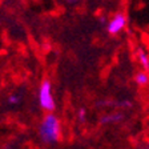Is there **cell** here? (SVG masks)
<instances>
[{
  "instance_id": "obj_1",
  "label": "cell",
  "mask_w": 149,
  "mask_h": 149,
  "mask_svg": "<svg viewBox=\"0 0 149 149\" xmlns=\"http://www.w3.org/2000/svg\"><path fill=\"white\" fill-rule=\"evenodd\" d=\"M40 139L47 144L56 143L60 137V123L55 115H47L39 127Z\"/></svg>"
},
{
  "instance_id": "obj_2",
  "label": "cell",
  "mask_w": 149,
  "mask_h": 149,
  "mask_svg": "<svg viewBox=\"0 0 149 149\" xmlns=\"http://www.w3.org/2000/svg\"><path fill=\"white\" fill-rule=\"evenodd\" d=\"M51 88H52L51 81L45 79V80L41 81L40 89H39V102H40V107L48 112L55 109V100H53Z\"/></svg>"
},
{
  "instance_id": "obj_3",
  "label": "cell",
  "mask_w": 149,
  "mask_h": 149,
  "mask_svg": "<svg viewBox=\"0 0 149 149\" xmlns=\"http://www.w3.org/2000/svg\"><path fill=\"white\" fill-rule=\"evenodd\" d=\"M127 23H128L127 15H125L124 12L118 11V12H116L115 15L108 20L107 31H108L109 35H117V33H120L125 27H127Z\"/></svg>"
},
{
  "instance_id": "obj_4",
  "label": "cell",
  "mask_w": 149,
  "mask_h": 149,
  "mask_svg": "<svg viewBox=\"0 0 149 149\" xmlns=\"http://www.w3.org/2000/svg\"><path fill=\"white\" fill-rule=\"evenodd\" d=\"M136 56H137V61L143 67L144 71H149V55L148 53H146L143 48H137Z\"/></svg>"
},
{
  "instance_id": "obj_5",
  "label": "cell",
  "mask_w": 149,
  "mask_h": 149,
  "mask_svg": "<svg viewBox=\"0 0 149 149\" xmlns=\"http://www.w3.org/2000/svg\"><path fill=\"white\" fill-rule=\"evenodd\" d=\"M134 81H136V84L141 85V87L146 85V84L149 83V74H148V72H146V71L137 72L136 76H134Z\"/></svg>"
},
{
  "instance_id": "obj_6",
  "label": "cell",
  "mask_w": 149,
  "mask_h": 149,
  "mask_svg": "<svg viewBox=\"0 0 149 149\" xmlns=\"http://www.w3.org/2000/svg\"><path fill=\"white\" fill-rule=\"evenodd\" d=\"M124 117V116L121 115V113H113V115H108V116H104L101 120L102 124H111V123H117L120 121L121 118Z\"/></svg>"
},
{
  "instance_id": "obj_7",
  "label": "cell",
  "mask_w": 149,
  "mask_h": 149,
  "mask_svg": "<svg viewBox=\"0 0 149 149\" xmlns=\"http://www.w3.org/2000/svg\"><path fill=\"white\" fill-rule=\"evenodd\" d=\"M115 105L120 107V108H128V107H132V102H129V101H118V102H115Z\"/></svg>"
},
{
  "instance_id": "obj_8",
  "label": "cell",
  "mask_w": 149,
  "mask_h": 149,
  "mask_svg": "<svg viewBox=\"0 0 149 149\" xmlns=\"http://www.w3.org/2000/svg\"><path fill=\"white\" fill-rule=\"evenodd\" d=\"M8 101L11 102V104H17V102H19V99H17V96H15V95H12V96H9Z\"/></svg>"
},
{
  "instance_id": "obj_9",
  "label": "cell",
  "mask_w": 149,
  "mask_h": 149,
  "mask_svg": "<svg viewBox=\"0 0 149 149\" xmlns=\"http://www.w3.org/2000/svg\"><path fill=\"white\" fill-rule=\"evenodd\" d=\"M79 118H80V120L85 118V109H80V111H79Z\"/></svg>"
},
{
  "instance_id": "obj_10",
  "label": "cell",
  "mask_w": 149,
  "mask_h": 149,
  "mask_svg": "<svg viewBox=\"0 0 149 149\" xmlns=\"http://www.w3.org/2000/svg\"><path fill=\"white\" fill-rule=\"evenodd\" d=\"M140 149H149V145H144V146H141Z\"/></svg>"
},
{
  "instance_id": "obj_11",
  "label": "cell",
  "mask_w": 149,
  "mask_h": 149,
  "mask_svg": "<svg viewBox=\"0 0 149 149\" xmlns=\"http://www.w3.org/2000/svg\"><path fill=\"white\" fill-rule=\"evenodd\" d=\"M69 3H77V0H69Z\"/></svg>"
}]
</instances>
